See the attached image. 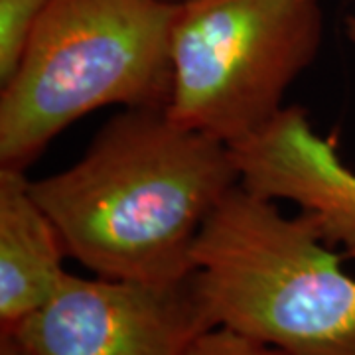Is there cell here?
<instances>
[{"label":"cell","mask_w":355,"mask_h":355,"mask_svg":"<svg viewBox=\"0 0 355 355\" xmlns=\"http://www.w3.org/2000/svg\"><path fill=\"white\" fill-rule=\"evenodd\" d=\"M176 10L170 0H51L0 85V168L26 170L101 107L166 109Z\"/></svg>","instance_id":"3"},{"label":"cell","mask_w":355,"mask_h":355,"mask_svg":"<svg viewBox=\"0 0 355 355\" xmlns=\"http://www.w3.org/2000/svg\"><path fill=\"white\" fill-rule=\"evenodd\" d=\"M324 38L318 0H180L170 38L166 111L237 146L284 109Z\"/></svg>","instance_id":"4"},{"label":"cell","mask_w":355,"mask_h":355,"mask_svg":"<svg viewBox=\"0 0 355 355\" xmlns=\"http://www.w3.org/2000/svg\"><path fill=\"white\" fill-rule=\"evenodd\" d=\"M207 328L193 272L164 284L67 272L46 304L0 330L22 355H184Z\"/></svg>","instance_id":"5"},{"label":"cell","mask_w":355,"mask_h":355,"mask_svg":"<svg viewBox=\"0 0 355 355\" xmlns=\"http://www.w3.org/2000/svg\"><path fill=\"white\" fill-rule=\"evenodd\" d=\"M184 355H286L277 347L223 326L198 334Z\"/></svg>","instance_id":"9"},{"label":"cell","mask_w":355,"mask_h":355,"mask_svg":"<svg viewBox=\"0 0 355 355\" xmlns=\"http://www.w3.org/2000/svg\"><path fill=\"white\" fill-rule=\"evenodd\" d=\"M0 355H22L10 331L0 330Z\"/></svg>","instance_id":"10"},{"label":"cell","mask_w":355,"mask_h":355,"mask_svg":"<svg viewBox=\"0 0 355 355\" xmlns=\"http://www.w3.org/2000/svg\"><path fill=\"white\" fill-rule=\"evenodd\" d=\"M193 286L209 326L286 355H355V279L312 221L237 184L193 245Z\"/></svg>","instance_id":"2"},{"label":"cell","mask_w":355,"mask_h":355,"mask_svg":"<svg viewBox=\"0 0 355 355\" xmlns=\"http://www.w3.org/2000/svg\"><path fill=\"white\" fill-rule=\"evenodd\" d=\"M241 184L233 148L184 127L166 109H125L76 164L32 182L65 253L97 277L178 282L193 245Z\"/></svg>","instance_id":"1"},{"label":"cell","mask_w":355,"mask_h":355,"mask_svg":"<svg viewBox=\"0 0 355 355\" xmlns=\"http://www.w3.org/2000/svg\"><path fill=\"white\" fill-rule=\"evenodd\" d=\"M30 184L26 170L0 168V328L42 308L67 275L62 237Z\"/></svg>","instance_id":"7"},{"label":"cell","mask_w":355,"mask_h":355,"mask_svg":"<svg viewBox=\"0 0 355 355\" xmlns=\"http://www.w3.org/2000/svg\"><path fill=\"white\" fill-rule=\"evenodd\" d=\"M355 44V14L345 18ZM241 186L266 200H288L304 214L328 247L355 257V172L320 139L300 107H284L263 130L231 146Z\"/></svg>","instance_id":"6"},{"label":"cell","mask_w":355,"mask_h":355,"mask_svg":"<svg viewBox=\"0 0 355 355\" xmlns=\"http://www.w3.org/2000/svg\"><path fill=\"white\" fill-rule=\"evenodd\" d=\"M51 0H0V85H4L24 55L42 14Z\"/></svg>","instance_id":"8"},{"label":"cell","mask_w":355,"mask_h":355,"mask_svg":"<svg viewBox=\"0 0 355 355\" xmlns=\"http://www.w3.org/2000/svg\"><path fill=\"white\" fill-rule=\"evenodd\" d=\"M170 2H180V0H170Z\"/></svg>","instance_id":"11"}]
</instances>
